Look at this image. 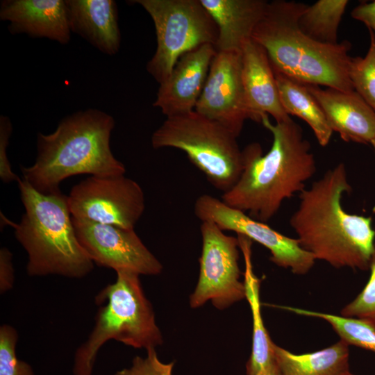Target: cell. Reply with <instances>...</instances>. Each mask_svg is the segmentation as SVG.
I'll return each instance as SVG.
<instances>
[{"label":"cell","mask_w":375,"mask_h":375,"mask_svg":"<svg viewBox=\"0 0 375 375\" xmlns=\"http://www.w3.org/2000/svg\"><path fill=\"white\" fill-rule=\"evenodd\" d=\"M0 19L8 22L12 35L47 38L61 44L71 40L65 0H3Z\"/></svg>","instance_id":"9a60e30c"},{"label":"cell","mask_w":375,"mask_h":375,"mask_svg":"<svg viewBox=\"0 0 375 375\" xmlns=\"http://www.w3.org/2000/svg\"><path fill=\"white\" fill-rule=\"evenodd\" d=\"M369 270V278L363 290L340 312L342 316L360 319L375 327V244Z\"/></svg>","instance_id":"4316f807"},{"label":"cell","mask_w":375,"mask_h":375,"mask_svg":"<svg viewBox=\"0 0 375 375\" xmlns=\"http://www.w3.org/2000/svg\"><path fill=\"white\" fill-rule=\"evenodd\" d=\"M348 4L347 0H319L307 5L298 19L299 27L317 42L338 44V28Z\"/></svg>","instance_id":"603a6c76"},{"label":"cell","mask_w":375,"mask_h":375,"mask_svg":"<svg viewBox=\"0 0 375 375\" xmlns=\"http://www.w3.org/2000/svg\"><path fill=\"white\" fill-rule=\"evenodd\" d=\"M371 144L372 145L373 147V149L374 150V152H375V139L372 142ZM372 211L374 213H375V203L372 208Z\"/></svg>","instance_id":"d6a6232c"},{"label":"cell","mask_w":375,"mask_h":375,"mask_svg":"<svg viewBox=\"0 0 375 375\" xmlns=\"http://www.w3.org/2000/svg\"><path fill=\"white\" fill-rule=\"evenodd\" d=\"M351 191L344 163L328 169L299 193L290 219L301 247L315 260L335 268L369 270L375 244L372 218L345 211L344 194Z\"/></svg>","instance_id":"6da1fadb"},{"label":"cell","mask_w":375,"mask_h":375,"mask_svg":"<svg viewBox=\"0 0 375 375\" xmlns=\"http://www.w3.org/2000/svg\"><path fill=\"white\" fill-rule=\"evenodd\" d=\"M154 24L157 46L147 71L159 83L179 58L203 44L216 45L218 29L200 0H136Z\"/></svg>","instance_id":"ba28073f"},{"label":"cell","mask_w":375,"mask_h":375,"mask_svg":"<svg viewBox=\"0 0 375 375\" xmlns=\"http://www.w3.org/2000/svg\"><path fill=\"white\" fill-rule=\"evenodd\" d=\"M320 106L331 130L345 142L370 144L375 139V110L354 90L306 85Z\"/></svg>","instance_id":"e0dca14e"},{"label":"cell","mask_w":375,"mask_h":375,"mask_svg":"<svg viewBox=\"0 0 375 375\" xmlns=\"http://www.w3.org/2000/svg\"><path fill=\"white\" fill-rule=\"evenodd\" d=\"M17 331L10 325L0 328V375H34L31 365L17 358Z\"/></svg>","instance_id":"484cf974"},{"label":"cell","mask_w":375,"mask_h":375,"mask_svg":"<svg viewBox=\"0 0 375 375\" xmlns=\"http://www.w3.org/2000/svg\"><path fill=\"white\" fill-rule=\"evenodd\" d=\"M274 75L281 101L287 114L297 116L306 122L319 145L326 146L333 131L320 106L306 85L282 74L274 73Z\"/></svg>","instance_id":"7402d4cb"},{"label":"cell","mask_w":375,"mask_h":375,"mask_svg":"<svg viewBox=\"0 0 375 375\" xmlns=\"http://www.w3.org/2000/svg\"><path fill=\"white\" fill-rule=\"evenodd\" d=\"M194 210L201 222H213L224 231H233L262 244L269 251L272 262L290 269L295 274L308 273L315 264L314 256L301 247L297 238L281 234L222 199L209 194L201 195L194 203Z\"/></svg>","instance_id":"8fae6325"},{"label":"cell","mask_w":375,"mask_h":375,"mask_svg":"<svg viewBox=\"0 0 375 375\" xmlns=\"http://www.w3.org/2000/svg\"><path fill=\"white\" fill-rule=\"evenodd\" d=\"M276 363L282 375H351L349 344L340 340L322 350L293 353L273 344Z\"/></svg>","instance_id":"44dd1931"},{"label":"cell","mask_w":375,"mask_h":375,"mask_svg":"<svg viewBox=\"0 0 375 375\" xmlns=\"http://www.w3.org/2000/svg\"><path fill=\"white\" fill-rule=\"evenodd\" d=\"M217 51L208 44L182 56L167 80L159 84L153 106L166 117L194 111Z\"/></svg>","instance_id":"5bb4252c"},{"label":"cell","mask_w":375,"mask_h":375,"mask_svg":"<svg viewBox=\"0 0 375 375\" xmlns=\"http://www.w3.org/2000/svg\"><path fill=\"white\" fill-rule=\"evenodd\" d=\"M112 116L97 108L79 110L63 118L49 134L38 133L34 163L22 167L24 180L42 194L60 193V184L81 174L122 175L124 165L110 149Z\"/></svg>","instance_id":"3957f363"},{"label":"cell","mask_w":375,"mask_h":375,"mask_svg":"<svg viewBox=\"0 0 375 375\" xmlns=\"http://www.w3.org/2000/svg\"><path fill=\"white\" fill-rule=\"evenodd\" d=\"M116 273V281L105 287L95 298L100 308L91 333L75 353L74 375H92L97 353L110 340L146 350L162 343L140 275L126 270Z\"/></svg>","instance_id":"8992f818"},{"label":"cell","mask_w":375,"mask_h":375,"mask_svg":"<svg viewBox=\"0 0 375 375\" xmlns=\"http://www.w3.org/2000/svg\"><path fill=\"white\" fill-rule=\"evenodd\" d=\"M218 29L217 51H241L266 10L265 0H200Z\"/></svg>","instance_id":"d6986e66"},{"label":"cell","mask_w":375,"mask_h":375,"mask_svg":"<svg viewBox=\"0 0 375 375\" xmlns=\"http://www.w3.org/2000/svg\"><path fill=\"white\" fill-rule=\"evenodd\" d=\"M242 79L249 119L261 123L264 115L276 122L291 117L284 110L275 75L265 49L251 39L242 48Z\"/></svg>","instance_id":"2e32d148"},{"label":"cell","mask_w":375,"mask_h":375,"mask_svg":"<svg viewBox=\"0 0 375 375\" xmlns=\"http://www.w3.org/2000/svg\"><path fill=\"white\" fill-rule=\"evenodd\" d=\"M72 217L134 229L144 208V194L134 180L122 175L91 176L67 196Z\"/></svg>","instance_id":"30bf717a"},{"label":"cell","mask_w":375,"mask_h":375,"mask_svg":"<svg viewBox=\"0 0 375 375\" xmlns=\"http://www.w3.org/2000/svg\"><path fill=\"white\" fill-rule=\"evenodd\" d=\"M12 126L8 116H0V178L2 182L8 183L18 182L20 178L12 171L8 158L7 149L9 145Z\"/></svg>","instance_id":"f1b7e54d"},{"label":"cell","mask_w":375,"mask_h":375,"mask_svg":"<svg viewBox=\"0 0 375 375\" xmlns=\"http://www.w3.org/2000/svg\"><path fill=\"white\" fill-rule=\"evenodd\" d=\"M261 124L273 136L265 155L253 142L242 150V174L222 200L260 222H267L283 203L301 192L316 172V162L301 127L291 118L273 124L264 115Z\"/></svg>","instance_id":"7a4b0ae2"},{"label":"cell","mask_w":375,"mask_h":375,"mask_svg":"<svg viewBox=\"0 0 375 375\" xmlns=\"http://www.w3.org/2000/svg\"><path fill=\"white\" fill-rule=\"evenodd\" d=\"M306 6L294 1H268L251 39L265 49L274 73L305 85L353 91L349 76L350 42L323 44L304 34L298 19Z\"/></svg>","instance_id":"277c9868"},{"label":"cell","mask_w":375,"mask_h":375,"mask_svg":"<svg viewBox=\"0 0 375 375\" xmlns=\"http://www.w3.org/2000/svg\"><path fill=\"white\" fill-rule=\"evenodd\" d=\"M237 138L220 124L197 112L166 117L153 133V149L175 148L184 151L208 182L223 193L239 179L242 150Z\"/></svg>","instance_id":"52a82bcc"},{"label":"cell","mask_w":375,"mask_h":375,"mask_svg":"<svg viewBox=\"0 0 375 375\" xmlns=\"http://www.w3.org/2000/svg\"><path fill=\"white\" fill-rule=\"evenodd\" d=\"M200 231L199 275L190 305L196 308L211 301L216 308L224 310L246 298L244 283L240 281L239 241L211 221L201 222Z\"/></svg>","instance_id":"9c48e42d"},{"label":"cell","mask_w":375,"mask_h":375,"mask_svg":"<svg viewBox=\"0 0 375 375\" xmlns=\"http://www.w3.org/2000/svg\"><path fill=\"white\" fill-rule=\"evenodd\" d=\"M194 111L239 136L244 122L249 119L242 79L241 51H217Z\"/></svg>","instance_id":"4fadbf2b"},{"label":"cell","mask_w":375,"mask_h":375,"mask_svg":"<svg viewBox=\"0 0 375 375\" xmlns=\"http://www.w3.org/2000/svg\"><path fill=\"white\" fill-rule=\"evenodd\" d=\"M69 23L74 33L101 53L114 56L121 34L117 3L113 0H65Z\"/></svg>","instance_id":"ac0fdd59"},{"label":"cell","mask_w":375,"mask_h":375,"mask_svg":"<svg viewBox=\"0 0 375 375\" xmlns=\"http://www.w3.org/2000/svg\"><path fill=\"white\" fill-rule=\"evenodd\" d=\"M240 249L244 260V283L253 318V339L251 356L246 365L247 375H256L262 369L275 362L271 340L262 322L260 312L259 279L253 272L251 262L252 240L237 235Z\"/></svg>","instance_id":"ffe728a7"},{"label":"cell","mask_w":375,"mask_h":375,"mask_svg":"<svg viewBox=\"0 0 375 375\" xmlns=\"http://www.w3.org/2000/svg\"><path fill=\"white\" fill-rule=\"evenodd\" d=\"M174 362L165 363L158 357L155 348L147 349L145 357L135 356L131 367L114 375H172Z\"/></svg>","instance_id":"83f0119b"},{"label":"cell","mask_w":375,"mask_h":375,"mask_svg":"<svg viewBox=\"0 0 375 375\" xmlns=\"http://www.w3.org/2000/svg\"><path fill=\"white\" fill-rule=\"evenodd\" d=\"M351 17L362 22L375 38V0L361 3L351 11Z\"/></svg>","instance_id":"4dcf8cb0"},{"label":"cell","mask_w":375,"mask_h":375,"mask_svg":"<svg viewBox=\"0 0 375 375\" xmlns=\"http://www.w3.org/2000/svg\"><path fill=\"white\" fill-rule=\"evenodd\" d=\"M17 183L25 212L14 224L15 235L28 253V274L80 278L90 273L94 262L77 239L67 197L42 194L24 179Z\"/></svg>","instance_id":"5b68a950"},{"label":"cell","mask_w":375,"mask_h":375,"mask_svg":"<svg viewBox=\"0 0 375 375\" xmlns=\"http://www.w3.org/2000/svg\"><path fill=\"white\" fill-rule=\"evenodd\" d=\"M14 283V269L12 253L6 247L0 249V291L4 293L12 288Z\"/></svg>","instance_id":"f546056e"},{"label":"cell","mask_w":375,"mask_h":375,"mask_svg":"<svg viewBox=\"0 0 375 375\" xmlns=\"http://www.w3.org/2000/svg\"><path fill=\"white\" fill-rule=\"evenodd\" d=\"M256 375H282L276 361L272 365L260 371Z\"/></svg>","instance_id":"1f68e13d"},{"label":"cell","mask_w":375,"mask_h":375,"mask_svg":"<svg viewBox=\"0 0 375 375\" xmlns=\"http://www.w3.org/2000/svg\"><path fill=\"white\" fill-rule=\"evenodd\" d=\"M369 33V46L364 57H351L349 76L353 88L375 110V38Z\"/></svg>","instance_id":"d4e9b609"},{"label":"cell","mask_w":375,"mask_h":375,"mask_svg":"<svg viewBox=\"0 0 375 375\" xmlns=\"http://www.w3.org/2000/svg\"><path fill=\"white\" fill-rule=\"evenodd\" d=\"M351 375H353V374H351Z\"/></svg>","instance_id":"836d02e7"},{"label":"cell","mask_w":375,"mask_h":375,"mask_svg":"<svg viewBox=\"0 0 375 375\" xmlns=\"http://www.w3.org/2000/svg\"><path fill=\"white\" fill-rule=\"evenodd\" d=\"M77 239L93 262L139 275H158L162 269L158 259L135 232L110 224L72 217Z\"/></svg>","instance_id":"7c38bea8"},{"label":"cell","mask_w":375,"mask_h":375,"mask_svg":"<svg viewBox=\"0 0 375 375\" xmlns=\"http://www.w3.org/2000/svg\"><path fill=\"white\" fill-rule=\"evenodd\" d=\"M276 307L297 315L322 319L329 323L340 340L349 345L357 346L375 353V327L365 321L290 306Z\"/></svg>","instance_id":"cb8c5ba5"}]
</instances>
